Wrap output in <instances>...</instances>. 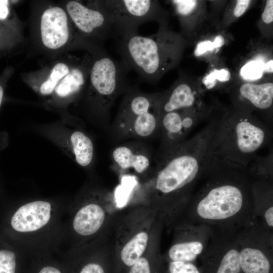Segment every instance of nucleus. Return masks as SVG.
<instances>
[{
	"label": "nucleus",
	"instance_id": "obj_1",
	"mask_svg": "<svg viewBox=\"0 0 273 273\" xmlns=\"http://www.w3.org/2000/svg\"><path fill=\"white\" fill-rule=\"evenodd\" d=\"M222 119L221 112H213L194 135L158 153L156 166L145 189L150 203L160 208L188 203L215 156Z\"/></svg>",
	"mask_w": 273,
	"mask_h": 273
},
{
	"label": "nucleus",
	"instance_id": "obj_2",
	"mask_svg": "<svg viewBox=\"0 0 273 273\" xmlns=\"http://www.w3.org/2000/svg\"><path fill=\"white\" fill-rule=\"evenodd\" d=\"M205 176L206 181L202 187L189 200L198 222L225 224L252 208L251 179L246 169L229 165L214 157Z\"/></svg>",
	"mask_w": 273,
	"mask_h": 273
},
{
	"label": "nucleus",
	"instance_id": "obj_3",
	"mask_svg": "<svg viewBox=\"0 0 273 273\" xmlns=\"http://www.w3.org/2000/svg\"><path fill=\"white\" fill-rule=\"evenodd\" d=\"M62 207L51 199L22 203L9 213L1 234L23 251L46 256L64 240Z\"/></svg>",
	"mask_w": 273,
	"mask_h": 273
},
{
	"label": "nucleus",
	"instance_id": "obj_4",
	"mask_svg": "<svg viewBox=\"0 0 273 273\" xmlns=\"http://www.w3.org/2000/svg\"><path fill=\"white\" fill-rule=\"evenodd\" d=\"M117 41L120 61L125 67L151 83L158 82L179 64L186 44L181 34L168 29L167 26H159L157 32L149 36L138 33Z\"/></svg>",
	"mask_w": 273,
	"mask_h": 273
},
{
	"label": "nucleus",
	"instance_id": "obj_5",
	"mask_svg": "<svg viewBox=\"0 0 273 273\" xmlns=\"http://www.w3.org/2000/svg\"><path fill=\"white\" fill-rule=\"evenodd\" d=\"M272 127L253 115L225 110L218 133L215 156L220 161L245 169L270 146Z\"/></svg>",
	"mask_w": 273,
	"mask_h": 273
},
{
	"label": "nucleus",
	"instance_id": "obj_6",
	"mask_svg": "<svg viewBox=\"0 0 273 273\" xmlns=\"http://www.w3.org/2000/svg\"><path fill=\"white\" fill-rule=\"evenodd\" d=\"M98 55L90 70V100L95 116L102 123H107L117 98L125 94L131 86L127 78L129 70L121 61L115 60L104 50Z\"/></svg>",
	"mask_w": 273,
	"mask_h": 273
},
{
	"label": "nucleus",
	"instance_id": "obj_7",
	"mask_svg": "<svg viewBox=\"0 0 273 273\" xmlns=\"http://www.w3.org/2000/svg\"><path fill=\"white\" fill-rule=\"evenodd\" d=\"M113 124L116 135L123 139H145L157 135L159 116L156 93L131 86L124 94Z\"/></svg>",
	"mask_w": 273,
	"mask_h": 273
},
{
	"label": "nucleus",
	"instance_id": "obj_8",
	"mask_svg": "<svg viewBox=\"0 0 273 273\" xmlns=\"http://www.w3.org/2000/svg\"><path fill=\"white\" fill-rule=\"evenodd\" d=\"M113 197L98 190L80 195L71 208L69 221L64 225V238L70 237L76 246L96 237L104 226L107 218V205Z\"/></svg>",
	"mask_w": 273,
	"mask_h": 273
},
{
	"label": "nucleus",
	"instance_id": "obj_9",
	"mask_svg": "<svg viewBox=\"0 0 273 273\" xmlns=\"http://www.w3.org/2000/svg\"><path fill=\"white\" fill-rule=\"evenodd\" d=\"M114 16V38L118 39L138 33L143 24L156 22L159 26H167L169 14L154 0L103 1Z\"/></svg>",
	"mask_w": 273,
	"mask_h": 273
},
{
	"label": "nucleus",
	"instance_id": "obj_10",
	"mask_svg": "<svg viewBox=\"0 0 273 273\" xmlns=\"http://www.w3.org/2000/svg\"><path fill=\"white\" fill-rule=\"evenodd\" d=\"M212 112L211 108L205 106L162 114L159 117L157 134L161 141L158 153L169 149L185 141L194 128L201 122L209 119Z\"/></svg>",
	"mask_w": 273,
	"mask_h": 273
},
{
	"label": "nucleus",
	"instance_id": "obj_11",
	"mask_svg": "<svg viewBox=\"0 0 273 273\" xmlns=\"http://www.w3.org/2000/svg\"><path fill=\"white\" fill-rule=\"evenodd\" d=\"M90 8L77 1H70L66 9L76 27L86 34H95L102 40L114 38V19L103 1Z\"/></svg>",
	"mask_w": 273,
	"mask_h": 273
},
{
	"label": "nucleus",
	"instance_id": "obj_12",
	"mask_svg": "<svg viewBox=\"0 0 273 273\" xmlns=\"http://www.w3.org/2000/svg\"><path fill=\"white\" fill-rule=\"evenodd\" d=\"M232 100L235 110L253 115L259 113V118L272 127V82L242 83L233 93Z\"/></svg>",
	"mask_w": 273,
	"mask_h": 273
},
{
	"label": "nucleus",
	"instance_id": "obj_13",
	"mask_svg": "<svg viewBox=\"0 0 273 273\" xmlns=\"http://www.w3.org/2000/svg\"><path fill=\"white\" fill-rule=\"evenodd\" d=\"M51 128L44 131L45 135L66 152L77 164L82 167H87L91 164L94 157V147L89 136L78 129L59 126Z\"/></svg>",
	"mask_w": 273,
	"mask_h": 273
},
{
	"label": "nucleus",
	"instance_id": "obj_14",
	"mask_svg": "<svg viewBox=\"0 0 273 273\" xmlns=\"http://www.w3.org/2000/svg\"><path fill=\"white\" fill-rule=\"evenodd\" d=\"M155 106L159 116L165 113L205 107L199 88L180 77L168 90L156 93Z\"/></svg>",
	"mask_w": 273,
	"mask_h": 273
},
{
	"label": "nucleus",
	"instance_id": "obj_15",
	"mask_svg": "<svg viewBox=\"0 0 273 273\" xmlns=\"http://www.w3.org/2000/svg\"><path fill=\"white\" fill-rule=\"evenodd\" d=\"M148 222L126 223L120 233L118 257L120 264L128 269L148 248L150 226Z\"/></svg>",
	"mask_w": 273,
	"mask_h": 273
},
{
	"label": "nucleus",
	"instance_id": "obj_16",
	"mask_svg": "<svg viewBox=\"0 0 273 273\" xmlns=\"http://www.w3.org/2000/svg\"><path fill=\"white\" fill-rule=\"evenodd\" d=\"M40 31L42 43L46 47L57 49L64 46L69 37L65 11L58 7L47 9L41 16Z\"/></svg>",
	"mask_w": 273,
	"mask_h": 273
},
{
	"label": "nucleus",
	"instance_id": "obj_17",
	"mask_svg": "<svg viewBox=\"0 0 273 273\" xmlns=\"http://www.w3.org/2000/svg\"><path fill=\"white\" fill-rule=\"evenodd\" d=\"M111 157L114 166L122 172L131 171L141 175L148 172L151 166L149 151L137 143H128L116 147Z\"/></svg>",
	"mask_w": 273,
	"mask_h": 273
},
{
	"label": "nucleus",
	"instance_id": "obj_18",
	"mask_svg": "<svg viewBox=\"0 0 273 273\" xmlns=\"http://www.w3.org/2000/svg\"><path fill=\"white\" fill-rule=\"evenodd\" d=\"M101 254L93 242L72 247L67 254L72 263L70 273H110Z\"/></svg>",
	"mask_w": 273,
	"mask_h": 273
},
{
	"label": "nucleus",
	"instance_id": "obj_19",
	"mask_svg": "<svg viewBox=\"0 0 273 273\" xmlns=\"http://www.w3.org/2000/svg\"><path fill=\"white\" fill-rule=\"evenodd\" d=\"M263 248L254 244L240 247L241 269L244 273H269L270 262Z\"/></svg>",
	"mask_w": 273,
	"mask_h": 273
},
{
	"label": "nucleus",
	"instance_id": "obj_20",
	"mask_svg": "<svg viewBox=\"0 0 273 273\" xmlns=\"http://www.w3.org/2000/svg\"><path fill=\"white\" fill-rule=\"evenodd\" d=\"M204 247L202 240L195 237L180 240L171 246L168 256L170 261L191 262L202 253Z\"/></svg>",
	"mask_w": 273,
	"mask_h": 273
},
{
	"label": "nucleus",
	"instance_id": "obj_21",
	"mask_svg": "<svg viewBox=\"0 0 273 273\" xmlns=\"http://www.w3.org/2000/svg\"><path fill=\"white\" fill-rule=\"evenodd\" d=\"M22 251L0 234V273H19Z\"/></svg>",
	"mask_w": 273,
	"mask_h": 273
},
{
	"label": "nucleus",
	"instance_id": "obj_22",
	"mask_svg": "<svg viewBox=\"0 0 273 273\" xmlns=\"http://www.w3.org/2000/svg\"><path fill=\"white\" fill-rule=\"evenodd\" d=\"M85 82L83 70L74 67L64 77L55 88L56 94L60 98H67L78 94Z\"/></svg>",
	"mask_w": 273,
	"mask_h": 273
},
{
	"label": "nucleus",
	"instance_id": "obj_23",
	"mask_svg": "<svg viewBox=\"0 0 273 273\" xmlns=\"http://www.w3.org/2000/svg\"><path fill=\"white\" fill-rule=\"evenodd\" d=\"M240 246L237 245L227 247L224 249V252L216 273H240L241 267L239 259Z\"/></svg>",
	"mask_w": 273,
	"mask_h": 273
},
{
	"label": "nucleus",
	"instance_id": "obj_24",
	"mask_svg": "<svg viewBox=\"0 0 273 273\" xmlns=\"http://www.w3.org/2000/svg\"><path fill=\"white\" fill-rule=\"evenodd\" d=\"M70 70L68 66L63 63L57 64L53 68L48 79L43 82L39 88V92L41 95H48L55 90L59 81L67 75Z\"/></svg>",
	"mask_w": 273,
	"mask_h": 273
},
{
	"label": "nucleus",
	"instance_id": "obj_25",
	"mask_svg": "<svg viewBox=\"0 0 273 273\" xmlns=\"http://www.w3.org/2000/svg\"><path fill=\"white\" fill-rule=\"evenodd\" d=\"M266 63L263 59L259 58L252 60L243 66L240 70V74L245 80H258L265 72Z\"/></svg>",
	"mask_w": 273,
	"mask_h": 273
},
{
	"label": "nucleus",
	"instance_id": "obj_26",
	"mask_svg": "<svg viewBox=\"0 0 273 273\" xmlns=\"http://www.w3.org/2000/svg\"><path fill=\"white\" fill-rule=\"evenodd\" d=\"M171 3L180 22L187 20L197 8L199 2L195 0H173Z\"/></svg>",
	"mask_w": 273,
	"mask_h": 273
},
{
	"label": "nucleus",
	"instance_id": "obj_27",
	"mask_svg": "<svg viewBox=\"0 0 273 273\" xmlns=\"http://www.w3.org/2000/svg\"><path fill=\"white\" fill-rule=\"evenodd\" d=\"M231 78V73L225 68L214 69L205 75L202 79V83L208 89L213 88L218 80L220 82L228 81Z\"/></svg>",
	"mask_w": 273,
	"mask_h": 273
},
{
	"label": "nucleus",
	"instance_id": "obj_28",
	"mask_svg": "<svg viewBox=\"0 0 273 273\" xmlns=\"http://www.w3.org/2000/svg\"><path fill=\"white\" fill-rule=\"evenodd\" d=\"M148 249L144 254L127 269V273H154L153 257L149 254Z\"/></svg>",
	"mask_w": 273,
	"mask_h": 273
},
{
	"label": "nucleus",
	"instance_id": "obj_29",
	"mask_svg": "<svg viewBox=\"0 0 273 273\" xmlns=\"http://www.w3.org/2000/svg\"><path fill=\"white\" fill-rule=\"evenodd\" d=\"M224 42V38L221 35L216 36L213 41H202L197 44L195 49L194 54L196 56H201L208 51H213L221 47Z\"/></svg>",
	"mask_w": 273,
	"mask_h": 273
},
{
	"label": "nucleus",
	"instance_id": "obj_30",
	"mask_svg": "<svg viewBox=\"0 0 273 273\" xmlns=\"http://www.w3.org/2000/svg\"><path fill=\"white\" fill-rule=\"evenodd\" d=\"M169 273H200L198 268L191 262L170 261Z\"/></svg>",
	"mask_w": 273,
	"mask_h": 273
},
{
	"label": "nucleus",
	"instance_id": "obj_31",
	"mask_svg": "<svg viewBox=\"0 0 273 273\" xmlns=\"http://www.w3.org/2000/svg\"><path fill=\"white\" fill-rule=\"evenodd\" d=\"M35 273H65L58 264L52 261H44L36 269Z\"/></svg>",
	"mask_w": 273,
	"mask_h": 273
},
{
	"label": "nucleus",
	"instance_id": "obj_32",
	"mask_svg": "<svg viewBox=\"0 0 273 273\" xmlns=\"http://www.w3.org/2000/svg\"><path fill=\"white\" fill-rule=\"evenodd\" d=\"M251 3V1L249 0L237 1L233 11V16L235 18L240 17L247 11Z\"/></svg>",
	"mask_w": 273,
	"mask_h": 273
},
{
	"label": "nucleus",
	"instance_id": "obj_33",
	"mask_svg": "<svg viewBox=\"0 0 273 273\" xmlns=\"http://www.w3.org/2000/svg\"><path fill=\"white\" fill-rule=\"evenodd\" d=\"M263 22L265 24H270L273 21V1L267 0L261 15Z\"/></svg>",
	"mask_w": 273,
	"mask_h": 273
},
{
	"label": "nucleus",
	"instance_id": "obj_34",
	"mask_svg": "<svg viewBox=\"0 0 273 273\" xmlns=\"http://www.w3.org/2000/svg\"><path fill=\"white\" fill-rule=\"evenodd\" d=\"M9 14V1L7 0H0V20L6 19Z\"/></svg>",
	"mask_w": 273,
	"mask_h": 273
},
{
	"label": "nucleus",
	"instance_id": "obj_35",
	"mask_svg": "<svg viewBox=\"0 0 273 273\" xmlns=\"http://www.w3.org/2000/svg\"><path fill=\"white\" fill-rule=\"evenodd\" d=\"M263 217L267 225L270 227L273 226V206H270L266 208L263 214Z\"/></svg>",
	"mask_w": 273,
	"mask_h": 273
},
{
	"label": "nucleus",
	"instance_id": "obj_36",
	"mask_svg": "<svg viewBox=\"0 0 273 273\" xmlns=\"http://www.w3.org/2000/svg\"><path fill=\"white\" fill-rule=\"evenodd\" d=\"M4 95V88L2 85L0 84V107L2 104L3 98Z\"/></svg>",
	"mask_w": 273,
	"mask_h": 273
}]
</instances>
